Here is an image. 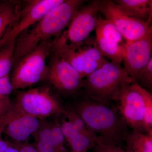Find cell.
<instances>
[{"label": "cell", "mask_w": 152, "mask_h": 152, "mask_svg": "<svg viewBox=\"0 0 152 152\" xmlns=\"http://www.w3.org/2000/svg\"><path fill=\"white\" fill-rule=\"evenodd\" d=\"M47 80L61 92L71 95L83 88L84 79L65 60L54 55L49 66Z\"/></svg>", "instance_id": "obj_12"}, {"label": "cell", "mask_w": 152, "mask_h": 152, "mask_svg": "<svg viewBox=\"0 0 152 152\" xmlns=\"http://www.w3.org/2000/svg\"><path fill=\"white\" fill-rule=\"evenodd\" d=\"M17 146L19 149V152H39L36 148L31 145L25 144Z\"/></svg>", "instance_id": "obj_27"}, {"label": "cell", "mask_w": 152, "mask_h": 152, "mask_svg": "<svg viewBox=\"0 0 152 152\" xmlns=\"http://www.w3.org/2000/svg\"><path fill=\"white\" fill-rule=\"evenodd\" d=\"M99 11L98 0L80 7L69 23L67 29L51 41V52L73 48L86 40L95 30Z\"/></svg>", "instance_id": "obj_4"}, {"label": "cell", "mask_w": 152, "mask_h": 152, "mask_svg": "<svg viewBox=\"0 0 152 152\" xmlns=\"http://www.w3.org/2000/svg\"><path fill=\"white\" fill-rule=\"evenodd\" d=\"M3 134V129L0 127V140L2 139V134Z\"/></svg>", "instance_id": "obj_30"}, {"label": "cell", "mask_w": 152, "mask_h": 152, "mask_svg": "<svg viewBox=\"0 0 152 152\" xmlns=\"http://www.w3.org/2000/svg\"><path fill=\"white\" fill-rule=\"evenodd\" d=\"M52 53L69 63L83 79L108 61L99 50L94 38L89 37L73 48Z\"/></svg>", "instance_id": "obj_8"}, {"label": "cell", "mask_w": 152, "mask_h": 152, "mask_svg": "<svg viewBox=\"0 0 152 152\" xmlns=\"http://www.w3.org/2000/svg\"><path fill=\"white\" fill-rule=\"evenodd\" d=\"M5 152H19V150L17 146H14L10 144Z\"/></svg>", "instance_id": "obj_29"}, {"label": "cell", "mask_w": 152, "mask_h": 152, "mask_svg": "<svg viewBox=\"0 0 152 152\" xmlns=\"http://www.w3.org/2000/svg\"><path fill=\"white\" fill-rule=\"evenodd\" d=\"M144 121L147 134H152V95L151 93L148 96L146 101Z\"/></svg>", "instance_id": "obj_24"}, {"label": "cell", "mask_w": 152, "mask_h": 152, "mask_svg": "<svg viewBox=\"0 0 152 152\" xmlns=\"http://www.w3.org/2000/svg\"><path fill=\"white\" fill-rule=\"evenodd\" d=\"M151 94L136 82L123 86L117 101V107L128 126L147 134L144 124L145 102Z\"/></svg>", "instance_id": "obj_6"}, {"label": "cell", "mask_w": 152, "mask_h": 152, "mask_svg": "<svg viewBox=\"0 0 152 152\" xmlns=\"http://www.w3.org/2000/svg\"><path fill=\"white\" fill-rule=\"evenodd\" d=\"M114 2L128 15L150 25L152 18L151 0H117Z\"/></svg>", "instance_id": "obj_16"}, {"label": "cell", "mask_w": 152, "mask_h": 152, "mask_svg": "<svg viewBox=\"0 0 152 152\" xmlns=\"http://www.w3.org/2000/svg\"><path fill=\"white\" fill-rule=\"evenodd\" d=\"M52 137L55 145L60 152H68L64 146L65 138L64 137L60 125L54 124L50 126Z\"/></svg>", "instance_id": "obj_23"}, {"label": "cell", "mask_w": 152, "mask_h": 152, "mask_svg": "<svg viewBox=\"0 0 152 152\" xmlns=\"http://www.w3.org/2000/svg\"><path fill=\"white\" fill-rule=\"evenodd\" d=\"M13 91L9 76L0 79V124L14 107L10 99Z\"/></svg>", "instance_id": "obj_18"}, {"label": "cell", "mask_w": 152, "mask_h": 152, "mask_svg": "<svg viewBox=\"0 0 152 152\" xmlns=\"http://www.w3.org/2000/svg\"><path fill=\"white\" fill-rule=\"evenodd\" d=\"M83 2L81 0L64 1L41 19L32 29L22 33L16 41L13 64L41 43L59 36Z\"/></svg>", "instance_id": "obj_2"}, {"label": "cell", "mask_w": 152, "mask_h": 152, "mask_svg": "<svg viewBox=\"0 0 152 152\" xmlns=\"http://www.w3.org/2000/svg\"><path fill=\"white\" fill-rule=\"evenodd\" d=\"M92 149L93 152H128L121 147L104 144L98 139L96 145Z\"/></svg>", "instance_id": "obj_25"}, {"label": "cell", "mask_w": 152, "mask_h": 152, "mask_svg": "<svg viewBox=\"0 0 152 152\" xmlns=\"http://www.w3.org/2000/svg\"><path fill=\"white\" fill-rule=\"evenodd\" d=\"M95 30L96 42L102 54L112 62L121 64L124 56L126 44L121 34L110 22L99 16Z\"/></svg>", "instance_id": "obj_11"}, {"label": "cell", "mask_w": 152, "mask_h": 152, "mask_svg": "<svg viewBox=\"0 0 152 152\" xmlns=\"http://www.w3.org/2000/svg\"><path fill=\"white\" fill-rule=\"evenodd\" d=\"M64 0H33L28 1L22 8L18 22L0 44V48L9 42L16 41L19 35L38 23L50 11Z\"/></svg>", "instance_id": "obj_10"}, {"label": "cell", "mask_w": 152, "mask_h": 152, "mask_svg": "<svg viewBox=\"0 0 152 152\" xmlns=\"http://www.w3.org/2000/svg\"><path fill=\"white\" fill-rule=\"evenodd\" d=\"M152 26L142 37L126 43L123 68L134 81L136 82L140 72L152 59Z\"/></svg>", "instance_id": "obj_13"}, {"label": "cell", "mask_w": 152, "mask_h": 152, "mask_svg": "<svg viewBox=\"0 0 152 152\" xmlns=\"http://www.w3.org/2000/svg\"><path fill=\"white\" fill-rule=\"evenodd\" d=\"M10 143L2 138L0 140V152H5Z\"/></svg>", "instance_id": "obj_28"}, {"label": "cell", "mask_w": 152, "mask_h": 152, "mask_svg": "<svg viewBox=\"0 0 152 152\" xmlns=\"http://www.w3.org/2000/svg\"><path fill=\"white\" fill-rule=\"evenodd\" d=\"M15 43L11 41L0 48V79L9 76L14 64Z\"/></svg>", "instance_id": "obj_20"}, {"label": "cell", "mask_w": 152, "mask_h": 152, "mask_svg": "<svg viewBox=\"0 0 152 152\" xmlns=\"http://www.w3.org/2000/svg\"><path fill=\"white\" fill-rule=\"evenodd\" d=\"M51 41L41 43L18 61L10 79L13 90L25 88L46 80L49 70L46 60L51 52Z\"/></svg>", "instance_id": "obj_5"}, {"label": "cell", "mask_w": 152, "mask_h": 152, "mask_svg": "<svg viewBox=\"0 0 152 152\" xmlns=\"http://www.w3.org/2000/svg\"><path fill=\"white\" fill-rule=\"evenodd\" d=\"M136 82L142 88L150 91L152 88V59L139 73Z\"/></svg>", "instance_id": "obj_22"}, {"label": "cell", "mask_w": 152, "mask_h": 152, "mask_svg": "<svg viewBox=\"0 0 152 152\" xmlns=\"http://www.w3.org/2000/svg\"><path fill=\"white\" fill-rule=\"evenodd\" d=\"M14 105L19 111L40 120L62 113L64 110L49 88L46 87L19 92Z\"/></svg>", "instance_id": "obj_7"}, {"label": "cell", "mask_w": 152, "mask_h": 152, "mask_svg": "<svg viewBox=\"0 0 152 152\" xmlns=\"http://www.w3.org/2000/svg\"><path fill=\"white\" fill-rule=\"evenodd\" d=\"M99 11L116 28L126 43L142 37L151 26L141 20L128 15L110 0L99 1Z\"/></svg>", "instance_id": "obj_9"}, {"label": "cell", "mask_w": 152, "mask_h": 152, "mask_svg": "<svg viewBox=\"0 0 152 152\" xmlns=\"http://www.w3.org/2000/svg\"><path fill=\"white\" fill-rule=\"evenodd\" d=\"M60 126L66 140L67 142L77 133H78L75 129L73 125L68 121H64L60 125Z\"/></svg>", "instance_id": "obj_26"}, {"label": "cell", "mask_w": 152, "mask_h": 152, "mask_svg": "<svg viewBox=\"0 0 152 152\" xmlns=\"http://www.w3.org/2000/svg\"><path fill=\"white\" fill-rule=\"evenodd\" d=\"M70 109L76 112L86 126L104 144L121 147L129 127L118 110L112 105L85 96Z\"/></svg>", "instance_id": "obj_1"}, {"label": "cell", "mask_w": 152, "mask_h": 152, "mask_svg": "<svg viewBox=\"0 0 152 152\" xmlns=\"http://www.w3.org/2000/svg\"><path fill=\"white\" fill-rule=\"evenodd\" d=\"M97 140V136L94 133L78 132L68 142L70 146L71 152H88L94 147Z\"/></svg>", "instance_id": "obj_19"}, {"label": "cell", "mask_w": 152, "mask_h": 152, "mask_svg": "<svg viewBox=\"0 0 152 152\" xmlns=\"http://www.w3.org/2000/svg\"><path fill=\"white\" fill-rule=\"evenodd\" d=\"M133 82L121 64L107 61L86 77L83 88L85 96L110 104L117 102L123 86Z\"/></svg>", "instance_id": "obj_3"}, {"label": "cell", "mask_w": 152, "mask_h": 152, "mask_svg": "<svg viewBox=\"0 0 152 152\" xmlns=\"http://www.w3.org/2000/svg\"><path fill=\"white\" fill-rule=\"evenodd\" d=\"M128 152H152V134H144L132 130L125 140Z\"/></svg>", "instance_id": "obj_17"}, {"label": "cell", "mask_w": 152, "mask_h": 152, "mask_svg": "<svg viewBox=\"0 0 152 152\" xmlns=\"http://www.w3.org/2000/svg\"><path fill=\"white\" fill-rule=\"evenodd\" d=\"M40 120L23 113L14 107L1 123L0 127L3 133L20 143L27 141L40 129Z\"/></svg>", "instance_id": "obj_14"}, {"label": "cell", "mask_w": 152, "mask_h": 152, "mask_svg": "<svg viewBox=\"0 0 152 152\" xmlns=\"http://www.w3.org/2000/svg\"><path fill=\"white\" fill-rule=\"evenodd\" d=\"M62 114H64L66 117L68 121L73 125L77 132L84 134L94 133L87 128L84 122L78 114L72 109L64 108Z\"/></svg>", "instance_id": "obj_21"}, {"label": "cell", "mask_w": 152, "mask_h": 152, "mask_svg": "<svg viewBox=\"0 0 152 152\" xmlns=\"http://www.w3.org/2000/svg\"><path fill=\"white\" fill-rule=\"evenodd\" d=\"M22 9L19 1L7 0L0 3V44L16 24Z\"/></svg>", "instance_id": "obj_15"}]
</instances>
